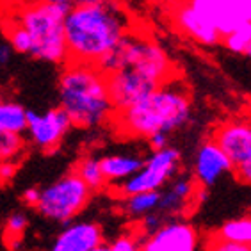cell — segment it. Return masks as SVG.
<instances>
[{"label":"cell","instance_id":"83f0119b","mask_svg":"<svg viewBox=\"0 0 251 251\" xmlns=\"http://www.w3.org/2000/svg\"><path fill=\"white\" fill-rule=\"evenodd\" d=\"M148 146H150V150H162L166 146H169V134H164V132H157V134L150 135L148 139H146Z\"/></svg>","mask_w":251,"mask_h":251},{"label":"cell","instance_id":"ffe728a7","mask_svg":"<svg viewBox=\"0 0 251 251\" xmlns=\"http://www.w3.org/2000/svg\"><path fill=\"white\" fill-rule=\"evenodd\" d=\"M221 241L237 242V244H250L251 246V214L241 218L228 219L212 233Z\"/></svg>","mask_w":251,"mask_h":251},{"label":"cell","instance_id":"52a82bcc","mask_svg":"<svg viewBox=\"0 0 251 251\" xmlns=\"http://www.w3.org/2000/svg\"><path fill=\"white\" fill-rule=\"evenodd\" d=\"M180 166H182V153L178 148L166 146L162 150L150 151V155L143 162V168L132 175L130 178L116 185V194L120 198H125L137 193L160 191L175 175L180 173Z\"/></svg>","mask_w":251,"mask_h":251},{"label":"cell","instance_id":"9c48e42d","mask_svg":"<svg viewBox=\"0 0 251 251\" xmlns=\"http://www.w3.org/2000/svg\"><path fill=\"white\" fill-rule=\"evenodd\" d=\"M72 126V121L61 107H53L43 112L27 111V143L38 150L50 153L61 146Z\"/></svg>","mask_w":251,"mask_h":251},{"label":"cell","instance_id":"4fadbf2b","mask_svg":"<svg viewBox=\"0 0 251 251\" xmlns=\"http://www.w3.org/2000/svg\"><path fill=\"white\" fill-rule=\"evenodd\" d=\"M232 173V164L223 150L218 146V143L210 139L203 141L194 153L193 160V178L200 187L210 189L218 184L225 175Z\"/></svg>","mask_w":251,"mask_h":251},{"label":"cell","instance_id":"d6a6232c","mask_svg":"<svg viewBox=\"0 0 251 251\" xmlns=\"http://www.w3.org/2000/svg\"><path fill=\"white\" fill-rule=\"evenodd\" d=\"M93 251H112V248H111V244H109V242H101L100 246H97Z\"/></svg>","mask_w":251,"mask_h":251},{"label":"cell","instance_id":"ac0fdd59","mask_svg":"<svg viewBox=\"0 0 251 251\" xmlns=\"http://www.w3.org/2000/svg\"><path fill=\"white\" fill-rule=\"evenodd\" d=\"M160 191H150V193H137L121 198V210L130 219H143L148 214L155 212L159 208Z\"/></svg>","mask_w":251,"mask_h":251},{"label":"cell","instance_id":"d6986e66","mask_svg":"<svg viewBox=\"0 0 251 251\" xmlns=\"http://www.w3.org/2000/svg\"><path fill=\"white\" fill-rule=\"evenodd\" d=\"M27 109L13 100H0V132L25 134Z\"/></svg>","mask_w":251,"mask_h":251},{"label":"cell","instance_id":"7402d4cb","mask_svg":"<svg viewBox=\"0 0 251 251\" xmlns=\"http://www.w3.org/2000/svg\"><path fill=\"white\" fill-rule=\"evenodd\" d=\"M27 139L24 134H9L0 132V162H18L25 153Z\"/></svg>","mask_w":251,"mask_h":251},{"label":"cell","instance_id":"5b68a950","mask_svg":"<svg viewBox=\"0 0 251 251\" xmlns=\"http://www.w3.org/2000/svg\"><path fill=\"white\" fill-rule=\"evenodd\" d=\"M98 68L103 73L114 72L118 68H130L151 78L159 86L175 78V68L168 52L153 39L132 30L121 39V43L103 59V63Z\"/></svg>","mask_w":251,"mask_h":251},{"label":"cell","instance_id":"4316f807","mask_svg":"<svg viewBox=\"0 0 251 251\" xmlns=\"http://www.w3.org/2000/svg\"><path fill=\"white\" fill-rule=\"evenodd\" d=\"M18 164L16 162H0V185L9 184L15 178Z\"/></svg>","mask_w":251,"mask_h":251},{"label":"cell","instance_id":"836d02e7","mask_svg":"<svg viewBox=\"0 0 251 251\" xmlns=\"http://www.w3.org/2000/svg\"><path fill=\"white\" fill-rule=\"evenodd\" d=\"M242 55H246L248 59H251V43H250V47H248V49L244 50V53H242Z\"/></svg>","mask_w":251,"mask_h":251},{"label":"cell","instance_id":"4dcf8cb0","mask_svg":"<svg viewBox=\"0 0 251 251\" xmlns=\"http://www.w3.org/2000/svg\"><path fill=\"white\" fill-rule=\"evenodd\" d=\"M25 0H0V15L4 16L24 4Z\"/></svg>","mask_w":251,"mask_h":251},{"label":"cell","instance_id":"30bf717a","mask_svg":"<svg viewBox=\"0 0 251 251\" xmlns=\"http://www.w3.org/2000/svg\"><path fill=\"white\" fill-rule=\"evenodd\" d=\"M105 78L109 97L116 111L130 107L132 103L139 101L159 87V84L153 82L151 78L130 68H118L114 72L105 73Z\"/></svg>","mask_w":251,"mask_h":251},{"label":"cell","instance_id":"2e32d148","mask_svg":"<svg viewBox=\"0 0 251 251\" xmlns=\"http://www.w3.org/2000/svg\"><path fill=\"white\" fill-rule=\"evenodd\" d=\"M145 159L137 153H109L100 159V168L107 185H120L143 168Z\"/></svg>","mask_w":251,"mask_h":251},{"label":"cell","instance_id":"f1b7e54d","mask_svg":"<svg viewBox=\"0 0 251 251\" xmlns=\"http://www.w3.org/2000/svg\"><path fill=\"white\" fill-rule=\"evenodd\" d=\"M39 193H41V189H38V187H27L24 193H22V201H24L27 207L34 208L36 205H38Z\"/></svg>","mask_w":251,"mask_h":251},{"label":"cell","instance_id":"7a4b0ae2","mask_svg":"<svg viewBox=\"0 0 251 251\" xmlns=\"http://www.w3.org/2000/svg\"><path fill=\"white\" fill-rule=\"evenodd\" d=\"M193 116V101L182 80L171 78L162 86L114 112L111 125L118 134L132 139H148L157 132L173 134L187 125Z\"/></svg>","mask_w":251,"mask_h":251},{"label":"cell","instance_id":"484cf974","mask_svg":"<svg viewBox=\"0 0 251 251\" xmlns=\"http://www.w3.org/2000/svg\"><path fill=\"white\" fill-rule=\"evenodd\" d=\"M230 4L237 18L241 20V24L251 22V0H230Z\"/></svg>","mask_w":251,"mask_h":251},{"label":"cell","instance_id":"8fae6325","mask_svg":"<svg viewBox=\"0 0 251 251\" xmlns=\"http://www.w3.org/2000/svg\"><path fill=\"white\" fill-rule=\"evenodd\" d=\"M200 233L185 219H169L141 242L143 251H198Z\"/></svg>","mask_w":251,"mask_h":251},{"label":"cell","instance_id":"277c9868","mask_svg":"<svg viewBox=\"0 0 251 251\" xmlns=\"http://www.w3.org/2000/svg\"><path fill=\"white\" fill-rule=\"evenodd\" d=\"M68 7L47 0H25L2 18L18 25L29 39V57L50 64L68 63L64 20Z\"/></svg>","mask_w":251,"mask_h":251},{"label":"cell","instance_id":"44dd1931","mask_svg":"<svg viewBox=\"0 0 251 251\" xmlns=\"http://www.w3.org/2000/svg\"><path fill=\"white\" fill-rule=\"evenodd\" d=\"M73 171L78 175V178L82 180L93 193H95V191H101V189L107 185L105 178H103V173H101V168H100V159H97V157H91V155L82 157V159L77 162V166H75Z\"/></svg>","mask_w":251,"mask_h":251},{"label":"cell","instance_id":"6da1fadb","mask_svg":"<svg viewBox=\"0 0 251 251\" xmlns=\"http://www.w3.org/2000/svg\"><path fill=\"white\" fill-rule=\"evenodd\" d=\"M128 32L130 18L116 0H77L64 20L68 61L100 66Z\"/></svg>","mask_w":251,"mask_h":251},{"label":"cell","instance_id":"1f68e13d","mask_svg":"<svg viewBox=\"0 0 251 251\" xmlns=\"http://www.w3.org/2000/svg\"><path fill=\"white\" fill-rule=\"evenodd\" d=\"M47 2H52V4H57V5H64V7H70L73 5L77 0H47Z\"/></svg>","mask_w":251,"mask_h":251},{"label":"cell","instance_id":"5bb4252c","mask_svg":"<svg viewBox=\"0 0 251 251\" xmlns=\"http://www.w3.org/2000/svg\"><path fill=\"white\" fill-rule=\"evenodd\" d=\"M103 242V230L98 223L73 219L55 235L49 251H93Z\"/></svg>","mask_w":251,"mask_h":251},{"label":"cell","instance_id":"7c38bea8","mask_svg":"<svg viewBox=\"0 0 251 251\" xmlns=\"http://www.w3.org/2000/svg\"><path fill=\"white\" fill-rule=\"evenodd\" d=\"M196 189L198 184L191 173L175 175L164 187L160 189V201L157 212L169 221V219H180L196 205Z\"/></svg>","mask_w":251,"mask_h":251},{"label":"cell","instance_id":"9a60e30c","mask_svg":"<svg viewBox=\"0 0 251 251\" xmlns=\"http://www.w3.org/2000/svg\"><path fill=\"white\" fill-rule=\"evenodd\" d=\"M187 5L203 22L218 30L221 39L241 25L228 0H189Z\"/></svg>","mask_w":251,"mask_h":251},{"label":"cell","instance_id":"cb8c5ba5","mask_svg":"<svg viewBox=\"0 0 251 251\" xmlns=\"http://www.w3.org/2000/svg\"><path fill=\"white\" fill-rule=\"evenodd\" d=\"M27 226H29L27 216L22 212H13L9 218L5 219L4 233L9 239V242H18L25 233V230H27Z\"/></svg>","mask_w":251,"mask_h":251},{"label":"cell","instance_id":"3957f363","mask_svg":"<svg viewBox=\"0 0 251 251\" xmlns=\"http://www.w3.org/2000/svg\"><path fill=\"white\" fill-rule=\"evenodd\" d=\"M57 91L59 107L66 112L73 126L98 128L111 125L116 109L109 97L105 73L98 66L64 63Z\"/></svg>","mask_w":251,"mask_h":251},{"label":"cell","instance_id":"603a6c76","mask_svg":"<svg viewBox=\"0 0 251 251\" xmlns=\"http://www.w3.org/2000/svg\"><path fill=\"white\" fill-rule=\"evenodd\" d=\"M251 43V22L241 24L237 29H233L230 34L223 38V45L232 53H244V50Z\"/></svg>","mask_w":251,"mask_h":251},{"label":"cell","instance_id":"d4e9b609","mask_svg":"<svg viewBox=\"0 0 251 251\" xmlns=\"http://www.w3.org/2000/svg\"><path fill=\"white\" fill-rule=\"evenodd\" d=\"M205 250L207 251H251V246L250 244H237V242L221 241L218 237L210 235L207 239Z\"/></svg>","mask_w":251,"mask_h":251},{"label":"cell","instance_id":"ba28073f","mask_svg":"<svg viewBox=\"0 0 251 251\" xmlns=\"http://www.w3.org/2000/svg\"><path fill=\"white\" fill-rule=\"evenodd\" d=\"M212 139L228 157L235 178L251 185V123L226 121L216 128Z\"/></svg>","mask_w":251,"mask_h":251},{"label":"cell","instance_id":"f546056e","mask_svg":"<svg viewBox=\"0 0 251 251\" xmlns=\"http://www.w3.org/2000/svg\"><path fill=\"white\" fill-rule=\"evenodd\" d=\"M11 57H13V49L7 41H2L0 43V66H7L11 63Z\"/></svg>","mask_w":251,"mask_h":251},{"label":"cell","instance_id":"e0dca14e","mask_svg":"<svg viewBox=\"0 0 251 251\" xmlns=\"http://www.w3.org/2000/svg\"><path fill=\"white\" fill-rule=\"evenodd\" d=\"M175 18H176L178 29L184 34H187L191 39H194L196 43L205 45V47H214L221 41V36H219L218 30L210 27L207 22H203L187 4L180 5L176 9Z\"/></svg>","mask_w":251,"mask_h":251},{"label":"cell","instance_id":"8992f818","mask_svg":"<svg viewBox=\"0 0 251 251\" xmlns=\"http://www.w3.org/2000/svg\"><path fill=\"white\" fill-rule=\"evenodd\" d=\"M93 191L78 178L75 171L63 175L41 189L36 210L53 223H70L89 205Z\"/></svg>","mask_w":251,"mask_h":251}]
</instances>
